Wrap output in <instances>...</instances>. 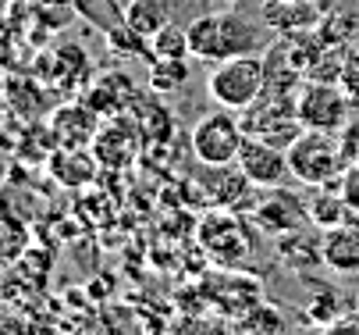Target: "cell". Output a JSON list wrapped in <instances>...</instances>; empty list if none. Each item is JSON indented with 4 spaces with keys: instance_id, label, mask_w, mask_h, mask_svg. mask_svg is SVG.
Listing matches in <instances>:
<instances>
[{
    "instance_id": "ffe728a7",
    "label": "cell",
    "mask_w": 359,
    "mask_h": 335,
    "mask_svg": "<svg viewBox=\"0 0 359 335\" xmlns=\"http://www.w3.org/2000/svg\"><path fill=\"white\" fill-rule=\"evenodd\" d=\"M189 58H149V75H146V82H149V89L153 93H175V89H182L185 82H189Z\"/></svg>"
},
{
    "instance_id": "d6986e66",
    "label": "cell",
    "mask_w": 359,
    "mask_h": 335,
    "mask_svg": "<svg viewBox=\"0 0 359 335\" xmlns=\"http://www.w3.org/2000/svg\"><path fill=\"white\" fill-rule=\"evenodd\" d=\"M231 328H235V335H281L285 331V317H281V310L274 303L260 300L256 307H249L245 314H238L231 321Z\"/></svg>"
},
{
    "instance_id": "8fae6325",
    "label": "cell",
    "mask_w": 359,
    "mask_h": 335,
    "mask_svg": "<svg viewBox=\"0 0 359 335\" xmlns=\"http://www.w3.org/2000/svg\"><path fill=\"white\" fill-rule=\"evenodd\" d=\"M320 250H324V268L348 278L359 275V225L345 221L327 232H320Z\"/></svg>"
},
{
    "instance_id": "9a60e30c",
    "label": "cell",
    "mask_w": 359,
    "mask_h": 335,
    "mask_svg": "<svg viewBox=\"0 0 359 335\" xmlns=\"http://www.w3.org/2000/svg\"><path fill=\"white\" fill-rule=\"evenodd\" d=\"M132 97H135V89H132L125 72H104L100 79H93V86L86 89V104L100 118H104V114H118Z\"/></svg>"
},
{
    "instance_id": "f1b7e54d",
    "label": "cell",
    "mask_w": 359,
    "mask_h": 335,
    "mask_svg": "<svg viewBox=\"0 0 359 335\" xmlns=\"http://www.w3.org/2000/svg\"><path fill=\"white\" fill-rule=\"evenodd\" d=\"M324 335H359V310H345L334 324L324 328Z\"/></svg>"
},
{
    "instance_id": "5b68a950",
    "label": "cell",
    "mask_w": 359,
    "mask_h": 335,
    "mask_svg": "<svg viewBox=\"0 0 359 335\" xmlns=\"http://www.w3.org/2000/svg\"><path fill=\"white\" fill-rule=\"evenodd\" d=\"M242 143H245L242 114L238 111H228V107H217L210 114H203L192 125V132H189V147H192L196 164H210V168L235 164Z\"/></svg>"
},
{
    "instance_id": "cb8c5ba5",
    "label": "cell",
    "mask_w": 359,
    "mask_h": 335,
    "mask_svg": "<svg viewBox=\"0 0 359 335\" xmlns=\"http://www.w3.org/2000/svg\"><path fill=\"white\" fill-rule=\"evenodd\" d=\"M171 335H235V328L217 314H185L171 324Z\"/></svg>"
},
{
    "instance_id": "277c9868",
    "label": "cell",
    "mask_w": 359,
    "mask_h": 335,
    "mask_svg": "<svg viewBox=\"0 0 359 335\" xmlns=\"http://www.w3.org/2000/svg\"><path fill=\"white\" fill-rule=\"evenodd\" d=\"M264 89H267V65L256 54H238V58L217 61L214 72L207 75L210 100L217 107H228V111H238V114L260 100Z\"/></svg>"
},
{
    "instance_id": "4fadbf2b",
    "label": "cell",
    "mask_w": 359,
    "mask_h": 335,
    "mask_svg": "<svg viewBox=\"0 0 359 335\" xmlns=\"http://www.w3.org/2000/svg\"><path fill=\"white\" fill-rule=\"evenodd\" d=\"M278 257H281V264H285L292 275H299V278H306L310 271L324 268L320 239L310 235V225L295 228V232H288V235H278Z\"/></svg>"
},
{
    "instance_id": "ac0fdd59",
    "label": "cell",
    "mask_w": 359,
    "mask_h": 335,
    "mask_svg": "<svg viewBox=\"0 0 359 335\" xmlns=\"http://www.w3.org/2000/svg\"><path fill=\"white\" fill-rule=\"evenodd\" d=\"M121 18L139 32V36H157L168 22H171V11H168V0H128V8L121 11Z\"/></svg>"
},
{
    "instance_id": "603a6c76",
    "label": "cell",
    "mask_w": 359,
    "mask_h": 335,
    "mask_svg": "<svg viewBox=\"0 0 359 335\" xmlns=\"http://www.w3.org/2000/svg\"><path fill=\"white\" fill-rule=\"evenodd\" d=\"M107 46H111L114 54H121V58H146V54H149V39L139 36L125 18L107 29Z\"/></svg>"
},
{
    "instance_id": "4316f807",
    "label": "cell",
    "mask_w": 359,
    "mask_h": 335,
    "mask_svg": "<svg viewBox=\"0 0 359 335\" xmlns=\"http://www.w3.org/2000/svg\"><path fill=\"white\" fill-rule=\"evenodd\" d=\"M338 189H341V197H345V204H348V211H352V221L359 225V164H348V168H345Z\"/></svg>"
},
{
    "instance_id": "5bb4252c",
    "label": "cell",
    "mask_w": 359,
    "mask_h": 335,
    "mask_svg": "<svg viewBox=\"0 0 359 335\" xmlns=\"http://www.w3.org/2000/svg\"><path fill=\"white\" fill-rule=\"evenodd\" d=\"M260 18H264V25H271L278 32H306V29L320 25L324 11L313 0H267Z\"/></svg>"
},
{
    "instance_id": "6da1fadb",
    "label": "cell",
    "mask_w": 359,
    "mask_h": 335,
    "mask_svg": "<svg viewBox=\"0 0 359 335\" xmlns=\"http://www.w3.org/2000/svg\"><path fill=\"white\" fill-rule=\"evenodd\" d=\"M189 46L199 61H228L238 54H256L264 46V32L245 11H203L189 22Z\"/></svg>"
},
{
    "instance_id": "83f0119b",
    "label": "cell",
    "mask_w": 359,
    "mask_h": 335,
    "mask_svg": "<svg viewBox=\"0 0 359 335\" xmlns=\"http://www.w3.org/2000/svg\"><path fill=\"white\" fill-rule=\"evenodd\" d=\"M341 139V150L348 157V164H359V118H348V125L338 132Z\"/></svg>"
},
{
    "instance_id": "4dcf8cb0",
    "label": "cell",
    "mask_w": 359,
    "mask_h": 335,
    "mask_svg": "<svg viewBox=\"0 0 359 335\" xmlns=\"http://www.w3.org/2000/svg\"><path fill=\"white\" fill-rule=\"evenodd\" d=\"M231 4H242V0H231Z\"/></svg>"
},
{
    "instance_id": "9c48e42d",
    "label": "cell",
    "mask_w": 359,
    "mask_h": 335,
    "mask_svg": "<svg viewBox=\"0 0 359 335\" xmlns=\"http://www.w3.org/2000/svg\"><path fill=\"white\" fill-rule=\"evenodd\" d=\"M235 164L245 171V178L256 189H274V185H285L292 178L288 154L281 147H274V143H267V139H256V136H245Z\"/></svg>"
},
{
    "instance_id": "484cf974",
    "label": "cell",
    "mask_w": 359,
    "mask_h": 335,
    "mask_svg": "<svg viewBox=\"0 0 359 335\" xmlns=\"http://www.w3.org/2000/svg\"><path fill=\"white\" fill-rule=\"evenodd\" d=\"M338 86L345 89V97H348L352 104H359V46H348V51H345Z\"/></svg>"
},
{
    "instance_id": "3957f363",
    "label": "cell",
    "mask_w": 359,
    "mask_h": 335,
    "mask_svg": "<svg viewBox=\"0 0 359 335\" xmlns=\"http://www.w3.org/2000/svg\"><path fill=\"white\" fill-rule=\"evenodd\" d=\"M285 154H288L292 178L299 185H306V189L338 185L341 175H345V168H348V157L341 150V139L334 132H313V129H306Z\"/></svg>"
},
{
    "instance_id": "ba28073f",
    "label": "cell",
    "mask_w": 359,
    "mask_h": 335,
    "mask_svg": "<svg viewBox=\"0 0 359 335\" xmlns=\"http://www.w3.org/2000/svg\"><path fill=\"white\" fill-rule=\"evenodd\" d=\"M249 221L256 225V232L278 239V235H288L295 228H306L310 225V214H306L302 197L288 193L285 185H274V189H264V193L256 197V204L249 211Z\"/></svg>"
},
{
    "instance_id": "d4e9b609",
    "label": "cell",
    "mask_w": 359,
    "mask_h": 335,
    "mask_svg": "<svg viewBox=\"0 0 359 335\" xmlns=\"http://www.w3.org/2000/svg\"><path fill=\"white\" fill-rule=\"evenodd\" d=\"M355 25H359V15L334 11V15H324V18H320V25H317V36H320L324 43H331V46H345V43L352 39Z\"/></svg>"
},
{
    "instance_id": "2e32d148",
    "label": "cell",
    "mask_w": 359,
    "mask_h": 335,
    "mask_svg": "<svg viewBox=\"0 0 359 335\" xmlns=\"http://www.w3.org/2000/svg\"><path fill=\"white\" fill-rule=\"evenodd\" d=\"M306 214H310V225L320 228V232L352 221V211H348L338 185H317L310 193V200H306Z\"/></svg>"
},
{
    "instance_id": "1f68e13d",
    "label": "cell",
    "mask_w": 359,
    "mask_h": 335,
    "mask_svg": "<svg viewBox=\"0 0 359 335\" xmlns=\"http://www.w3.org/2000/svg\"><path fill=\"white\" fill-rule=\"evenodd\" d=\"M355 310H359V300H355Z\"/></svg>"
},
{
    "instance_id": "52a82bcc",
    "label": "cell",
    "mask_w": 359,
    "mask_h": 335,
    "mask_svg": "<svg viewBox=\"0 0 359 335\" xmlns=\"http://www.w3.org/2000/svg\"><path fill=\"white\" fill-rule=\"evenodd\" d=\"M295 111H299L302 129L338 136L352 118V100L345 97V89L338 82H310L306 79L302 89L295 93Z\"/></svg>"
},
{
    "instance_id": "7a4b0ae2",
    "label": "cell",
    "mask_w": 359,
    "mask_h": 335,
    "mask_svg": "<svg viewBox=\"0 0 359 335\" xmlns=\"http://www.w3.org/2000/svg\"><path fill=\"white\" fill-rule=\"evenodd\" d=\"M196 239H199L203 257L214 268H242L252 254V243H256V225L242 211L210 207L199 218Z\"/></svg>"
},
{
    "instance_id": "44dd1931",
    "label": "cell",
    "mask_w": 359,
    "mask_h": 335,
    "mask_svg": "<svg viewBox=\"0 0 359 335\" xmlns=\"http://www.w3.org/2000/svg\"><path fill=\"white\" fill-rule=\"evenodd\" d=\"M345 296L338 293V289H331V285H320V289L310 296V303H306V321H310L313 328H327V324H334L341 314H345Z\"/></svg>"
},
{
    "instance_id": "30bf717a",
    "label": "cell",
    "mask_w": 359,
    "mask_h": 335,
    "mask_svg": "<svg viewBox=\"0 0 359 335\" xmlns=\"http://www.w3.org/2000/svg\"><path fill=\"white\" fill-rule=\"evenodd\" d=\"M207 293H210L214 307L235 321L238 314H245L249 307L260 303V282L238 268H217L207 282Z\"/></svg>"
},
{
    "instance_id": "f546056e",
    "label": "cell",
    "mask_w": 359,
    "mask_h": 335,
    "mask_svg": "<svg viewBox=\"0 0 359 335\" xmlns=\"http://www.w3.org/2000/svg\"><path fill=\"white\" fill-rule=\"evenodd\" d=\"M0 335H29V328H25V321L18 314L0 310Z\"/></svg>"
},
{
    "instance_id": "7402d4cb",
    "label": "cell",
    "mask_w": 359,
    "mask_h": 335,
    "mask_svg": "<svg viewBox=\"0 0 359 335\" xmlns=\"http://www.w3.org/2000/svg\"><path fill=\"white\" fill-rule=\"evenodd\" d=\"M149 58H192L189 25L168 22L157 36H149Z\"/></svg>"
},
{
    "instance_id": "7c38bea8",
    "label": "cell",
    "mask_w": 359,
    "mask_h": 335,
    "mask_svg": "<svg viewBox=\"0 0 359 335\" xmlns=\"http://www.w3.org/2000/svg\"><path fill=\"white\" fill-rule=\"evenodd\" d=\"M50 129H54V139L61 147H89L100 132V114L82 100V104H65L61 111H54L50 118Z\"/></svg>"
},
{
    "instance_id": "8992f818",
    "label": "cell",
    "mask_w": 359,
    "mask_h": 335,
    "mask_svg": "<svg viewBox=\"0 0 359 335\" xmlns=\"http://www.w3.org/2000/svg\"><path fill=\"white\" fill-rule=\"evenodd\" d=\"M242 125H245V136H256V139H267L274 147L288 150L292 143L306 132L302 121H299V111H295V97H285V93H267L256 100L252 107L242 111Z\"/></svg>"
},
{
    "instance_id": "e0dca14e",
    "label": "cell",
    "mask_w": 359,
    "mask_h": 335,
    "mask_svg": "<svg viewBox=\"0 0 359 335\" xmlns=\"http://www.w3.org/2000/svg\"><path fill=\"white\" fill-rule=\"evenodd\" d=\"M50 171L61 185H86L96 175V154H86V147H61V154H54Z\"/></svg>"
}]
</instances>
